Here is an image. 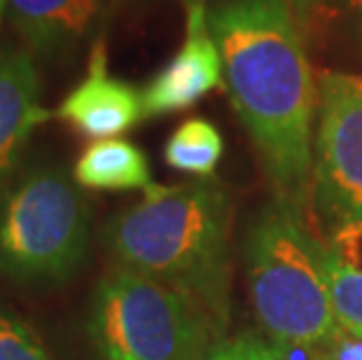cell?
Instances as JSON below:
<instances>
[{
  "label": "cell",
  "instance_id": "6da1fadb",
  "mask_svg": "<svg viewBox=\"0 0 362 360\" xmlns=\"http://www.w3.org/2000/svg\"><path fill=\"white\" fill-rule=\"evenodd\" d=\"M232 105L276 199L311 204L318 78L288 0H215L208 10Z\"/></svg>",
  "mask_w": 362,
  "mask_h": 360
},
{
  "label": "cell",
  "instance_id": "7a4b0ae2",
  "mask_svg": "<svg viewBox=\"0 0 362 360\" xmlns=\"http://www.w3.org/2000/svg\"><path fill=\"white\" fill-rule=\"evenodd\" d=\"M232 199L215 180L150 185L143 199L112 216L103 246L115 267L178 290L222 337L232 323Z\"/></svg>",
  "mask_w": 362,
  "mask_h": 360
},
{
  "label": "cell",
  "instance_id": "3957f363",
  "mask_svg": "<svg viewBox=\"0 0 362 360\" xmlns=\"http://www.w3.org/2000/svg\"><path fill=\"white\" fill-rule=\"evenodd\" d=\"M245 274L259 335L288 354H325L341 339L325 248L306 211L272 199L245 236Z\"/></svg>",
  "mask_w": 362,
  "mask_h": 360
},
{
  "label": "cell",
  "instance_id": "277c9868",
  "mask_svg": "<svg viewBox=\"0 0 362 360\" xmlns=\"http://www.w3.org/2000/svg\"><path fill=\"white\" fill-rule=\"evenodd\" d=\"M91 241V206L73 173L33 162L0 187V277L19 286L64 283Z\"/></svg>",
  "mask_w": 362,
  "mask_h": 360
},
{
  "label": "cell",
  "instance_id": "5b68a950",
  "mask_svg": "<svg viewBox=\"0 0 362 360\" xmlns=\"http://www.w3.org/2000/svg\"><path fill=\"white\" fill-rule=\"evenodd\" d=\"M84 335L94 360H206L227 339L189 297L115 265L89 297Z\"/></svg>",
  "mask_w": 362,
  "mask_h": 360
},
{
  "label": "cell",
  "instance_id": "8992f818",
  "mask_svg": "<svg viewBox=\"0 0 362 360\" xmlns=\"http://www.w3.org/2000/svg\"><path fill=\"white\" fill-rule=\"evenodd\" d=\"M311 206L322 227L362 222V78L318 73Z\"/></svg>",
  "mask_w": 362,
  "mask_h": 360
},
{
  "label": "cell",
  "instance_id": "52a82bcc",
  "mask_svg": "<svg viewBox=\"0 0 362 360\" xmlns=\"http://www.w3.org/2000/svg\"><path fill=\"white\" fill-rule=\"evenodd\" d=\"M225 78L218 40L208 21V0H185L180 50L143 89L145 117L182 112L218 89Z\"/></svg>",
  "mask_w": 362,
  "mask_h": 360
},
{
  "label": "cell",
  "instance_id": "ba28073f",
  "mask_svg": "<svg viewBox=\"0 0 362 360\" xmlns=\"http://www.w3.org/2000/svg\"><path fill=\"white\" fill-rule=\"evenodd\" d=\"M57 117L91 141L117 139L145 117L143 91L107 71V45L103 35L91 42L87 75L66 94Z\"/></svg>",
  "mask_w": 362,
  "mask_h": 360
},
{
  "label": "cell",
  "instance_id": "9c48e42d",
  "mask_svg": "<svg viewBox=\"0 0 362 360\" xmlns=\"http://www.w3.org/2000/svg\"><path fill=\"white\" fill-rule=\"evenodd\" d=\"M112 7L115 0H7V19L30 54L66 59L103 35Z\"/></svg>",
  "mask_w": 362,
  "mask_h": 360
},
{
  "label": "cell",
  "instance_id": "30bf717a",
  "mask_svg": "<svg viewBox=\"0 0 362 360\" xmlns=\"http://www.w3.org/2000/svg\"><path fill=\"white\" fill-rule=\"evenodd\" d=\"M42 84L28 50H0V187L19 171L30 136L49 120Z\"/></svg>",
  "mask_w": 362,
  "mask_h": 360
},
{
  "label": "cell",
  "instance_id": "8fae6325",
  "mask_svg": "<svg viewBox=\"0 0 362 360\" xmlns=\"http://www.w3.org/2000/svg\"><path fill=\"white\" fill-rule=\"evenodd\" d=\"M322 248L341 339L362 342V222L329 229Z\"/></svg>",
  "mask_w": 362,
  "mask_h": 360
},
{
  "label": "cell",
  "instance_id": "7c38bea8",
  "mask_svg": "<svg viewBox=\"0 0 362 360\" xmlns=\"http://www.w3.org/2000/svg\"><path fill=\"white\" fill-rule=\"evenodd\" d=\"M73 178L80 187L101 190V192L148 190L152 185L145 152L124 139L91 143L75 162Z\"/></svg>",
  "mask_w": 362,
  "mask_h": 360
},
{
  "label": "cell",
  "instance_id": "4fadbf2b",
  "mask_svg": "<svg viewBox=\"0 0 362 360\" xmlns=\"http://www.w3.org/2000/svg\"><path fill=\"white\" fill-rule=\"evenodd\" d=\"M222 152H225L222 134L213 122L202 117L182 122L164 145L166 164L180 173L197 175V178H208L215 173Z\"/></svg>",
  "mask_w": 362,
  "mask_h": 360
},
{
  "label": "cell",
  "instance_id": "5bb4252c",
  "mask_svg": "<svg viewBox=\"0 0 362 360\" xmlns=\"http://www.w3.org/2000/svg\"><path fill=\"white\" fill-rule=\"evenodd\" d=\"M0 360H52L35 327L5 302H0Z\"/></svg>",
  "mask_w": 362,
  "mask_h": 360
},
{
  "label": "cell",
  "instance_id": "9a60e30c",
  "mask_svg": "<svg viewBox=\"0 0 362 360\" xmlns=\"http://www.w3.org/2000/svg\"><path fill=\"white\" fill-rule=\"evenodd\" d=\"M206 360H285L259 332H241L222 339Z\"/></svg>",
  "mask_w": 362,
  "mask_h": 360
},
{
  "label": "cell",
  "instance_id": "2e32d148",
  "mask_svg": "<svg viewBox=\"0 0 362 360\" xmlns=\"http://www.w3.org/2000/svg\"><path fill=\"white\" fill-rule=\"evenodd\" d=\"M339 14H341V21H351L353 28L362 35V0H334Z\"/></svg>",
  "mask_w": 362,
  "mask_h": 360
},
{
  "label": "cell",
  "instance_id": "e0dca14e",
  "mask_svg": "<svg viewBox=\"0 0 362 360\" xmlns=\"http://www.w3.org/2000/svg\"><path fill=\"white\" fill-rule=\"evenodd\" d=\"M5 12H7V0H0V24H3Z\"/></svg>",
  "mask_w": 362,
  "mask_h": 360
}]
</instances>
